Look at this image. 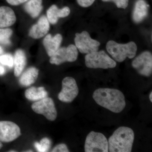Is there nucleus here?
I'll return each instance as SVG.
<instances>
[{
  "label": "nucleus",
  "instance_id": "nucleus-1",
  "mask_svg": "<svg viewBox=\"0 0 152 152\" xmlns=\"http://www.w3.org/2000/svg\"><path fill=\"white\" fill-rule=\"evenodd\" d=\"M93 98L99 105L115 113L122 111L126 106L124 95L115 89H98L94 92Z\"/></svg>",
  "mask_w": 152,
  "mask_h": 152
},
{
  "label": "nucleus",
  "instance_id": "nucleus-2",
  "mask_svg": "<svg viewBox=\"0 0 152 152\" xmlns=\"http://www.w3.org/2000/svg\"><path fill=\"white\" fill-rule=\"evenodd\" d=\"M134 139V134L132 129L120 127L109 138L108 152H131Z\"/></svg>",
  "mask_w": 152,
  "mask_h": 152
},
{
  "label": "nucleus",
  "instance_id": "nucleus-3",
  "mask_svg": "<svg viewBox=\"0 0 152 152\" xmlns=\"http://www.w3.org/2000/svg\"><path fill=\"white\" fill-rule=\"evenodd\" d=\"M106 49L114 59L119 63L122 62L127 58L129 59L134 58L137 50V45L134 42L122 44L113 40L108 42Z\"/></svg>",
  "mask_w": 152,
  "mask_h": 152
},
{
  "label": "nucleus",
  "instance_id": "nucleus-4",
  "mask_svg": "<svg viewBox=\"0 0 152 152\" xmlns=\"http://www.w3.org/2000/svg\"><path fill=\"white\" fill-rule=\"evenodd\" d=\"M85 64L91 69H112L116 66V62L104 50L88 54L85 56Z\"/></svg>",
  "mask_w": 152,
  "mask_h": 152
},
{
  "label": "nucleus",
  "instance_id": "nucleus-5",
  "mask_svg": "<svg viewBox=\"0 0 152 152\" xmlns=\"http://www.w3.org/2000/svg\"><path fill=\"white\" fill-rule=\"evenodd\" d=\"M86 152H108V142L102 133L92 131L87 136L85 144Z\"/></svg>",
  "mask_w": 152,
  "mask_h": 152
},
{
  "label": "nucleus",
  "instance_id": "nucleus-6",
  "mask_svg": "<svg viewBox=\"0 0 152 152\" xmlns=\"http://www.w3.org/2000/svg\"><path fill=\"white\" fill-rule=\"evenodd\" d=\"M75 46L82 53H91L97 51L100 45L99 42L93 39L86 31L77 33L75 39Z\"/></svg>",
  "mask_w": 152,
  "mask_h": 152
},
{
  "label": "nucleus",
  "instance_id": "nucleus-7",
  "mask_svg": "<svg viewBox=\"0 0 152 152\" xmlns=\"http://www.w3.org/2000/svg\"><path fill=\"white\" fill-rule=\"evenodd\" d=\"M31 108L34 112L42 115L49 121H54L56 119L57 110L51 98L47 97L37 101L32 105Z\"/></svg>",
  "mask_w": 152,
  "mask_h": 152
},
{
  "label": "nucleus",
  "instance_id": "nucleus-8",
  "mask_svg": "<svg viewBox=\"0 0 152 152\" xmlns=\"http://www.w3.org/2000/svg\"><path fill=\"white\" fill-rule=\"evenodd\" d=\"M78 52L75 46L70 45L67 47L59 48L56 52L50 57V63L59 65L66 62H73L77 58Z\"/></svg>",
  "mask_w": 152,
  "mask_h": 152
},
{
  "label": "nucleus",
  "instance_id": "nucleus-9",
  "mask_svg": "<svg viewBox=\"0 0 152 152\" xmlns=\"http://www.w3.org/2000/svg\"><path fill=\"white\" fill-rule=\"evenodd\" d=\"M79 94V88L75 79L67 77L63 79L62 90L58 95L60 101L65 103L72 102Z\"/></svg>",
  "mask_w": 152,
  "mask_h": 152
},
{
  "label": "nucleus",
  "instance_id": "nucleus-10",
  "mask_svg": "<svg viewBox=\"0 0 152 152\" xmlns=\"http://www.w3.org/2000/svg\"><path fill=\"white\" fill-rule=\"evenodd\" d=\"M132 66L141 75L150 77L152 73V55L149 51L143 52L136 57Z\"/></svg>",
  "mask_w": 152,
  "mask_h": 152
},
{
  "label": "nucleus",
  "instance_id": "nucleus-11",
  "mask_svg": "<svg viewBox=\"0 0 152 152\" xmlns=\"http://www.w3.org/2000/svg\"><path fill=\"white\" fill-rule=\"evenodd\" d=\"M21 135L20 129L15 123L0 121V142H10Z\"/></svg>",
  "mask_w": 152,
  "mask_h": 152
},
{
  "label": "nucleus",
  "instance_id": "nucleus-12",
  "mask_svg": "<svg viewBox=\"0 0 152 152\" xmlns=\"http://www.w3.org/2000/svg\"><path fill=\"white\" fill-rule=\"evenodd\" d=\"M50 28V23L46 17L42 16L37 23L30 29L29 36L34 39L43 37L48 32Z\"/></svg>",
  "mask_w": 152,
  "mask_h": 152
},
{
  "label": "nucleus",
  "instance_id": "nucleus-13",
  "mask_svg": "<svg viewBox=\"0 0 152 152\" xmlns=\"http://www.w3.org/2000/svg\"><path fill=\"white\" fill-rule=\"evenodd\" d=\"M62 39V36L60 34H57L53 37L49 34L44 38L43 44L49 56L51 57L58 50Z\"/></svg>",
  "mask_w": 152,
  "mask_h": 152
},
{
  "label": "nucleus",
  "instance_id": "nucleus-14",
  "mask_svg": "<svg viewBox=\"0 0 152 152\" xmlns=\"http://www.w3.org/2000/svg\"><path fill=\"white\" fill-rule=\"evenodd\" d=\"M70 13L69 8L65 7L62 9L58 8L56 5H53L47 10V18L49 23L53 25L56 24L60 18L67 17Z\"/></svg>",
  "mask_w": 152,
  "mask_h": 152
},
{
  "label": "nucleus",
  "instance_id": "nucleus-15",
  "mask_svg": "<svg viewBox=\"0 0 152 152\" xmlns=\"http://www.w3.org/2000/svg\"><path fill=\"white\" fill-rule=\"evenodd\" d=\"M149 5L145 0H137L135 4L132 18L136 23H140L146 18L148 12Z\"/></svg>",
  "mask_w": 152,
  "mask_h": 152
},
{
  "label": "nucleus",
  "instance_id": "nucleus-16",
  "mask_svg": "<svg viewBox=\"0 0 152 152\" xmlns=\"http://www.w3.org/2000/svg\"><path fill=\"white\" fill-rule=\"evenodd\" d=\"M16 21L14 11L6 6L0 7V28L11 26Z\"/></svg>",
  "mask_w": 152,
  "mask_h": 152
},
{
  "label": "nucleus",
  "instance_id": "nucleus-17",
  "mask_svg": "<svg viewBox=\"0 0 152 152\" xmlns=\"http://www.w3.org/2000/svg\"><path fill=\"white\" fill-rule=\"evenodd\" d=\"M26 56L23 50L19 49L15 53L14 58V75L16 77L20 75L26 64Z\"/></svg>",
  "mask_w": 152,
  "mask_h": 152
},
{
  "label": "nucleus",
  "instance_id": "nucleus-18",
  "mask_svg": "<svg viewBox=\"0 0 152 152\" xmlns=\"http://www.w3.org/2000/svg\"><path fill=\"white\" fill-rule=\"evenodd\" d=\"M39 70L34 67H31L22 74L19 82L23 86H29L34 84L37 79Z\"/></svg>",
  "mask_w": 152,
  "mask_h": 152
},
{
  "label": "nucleus",
  "instance_id": "nucleus-19",
  "mask_svg": "<svg viewBox=\"0 0 152 152\" xmlns=\"http://www.w3.org/2000/svg\"><path fill=\"white\" fill-rule=\"evenodd\" d=\"M25 95L26 97L29 100L37 102L47 97L48 93L43 87L38 88L31 87L25 91Z\"/></svg>",
  "mask_w": 152,
  "mask_h": 152
},
{
  "label": "nucleus",
  "instance_id": "nucleus-20",
  "mask_svg": "<svg viewBox=\"0 0 152 152\" xmlns=\"http://www.w3.org/2000/svg\"><path fill=\"white\" fill-rule=\"evenodd\" d=\"M42 0H28L25 4L24 9L33 18L37 17L43 9Z\"/></svg>",
  "mask_w": 152,
  "mask_h": 152
},
{
  "label": "nucleus",
  "instance_id": "nucleus-21",
  "mask_svg": "<svg viewBox=\"0 0 152 152\" xmlns=\"http://www.w3.org/2000/svg\"><path fill=\"white\" fill-rule=\"evenodd\" d=\"M51 145V142L48 138L45 137L42 139L40 142H36L34 146L37 151L39 152H48Z\"/></svg>",
  "mask_w": 152,
  "mask_h": 152
},
{
  "label": "nucleus",
  "instance_id": "nucleus-22",
  "mask_svg": "<svg viewBox=\"0 0 152 152\" xmlns=\"http://www.w3.org/2000/svg\"><path fill=\"white\" fill-rule=\"evenodd\" d=\"M13 31L10 28H0V44L9 45L11 44L10 38Z\"/></svg>",
  "mask_w": 152,
  "mask_h": 152
},
{
  "label": "nucleus",
  "instance_id": "nucleus-23",
  "mask_svg": "<svg viewBox=\"0 0 152 152\" xmlns=\"http://www.w3.org/2000/svg\"><path fill=\"white\" fill-rule=\"evenodd\" d=\"M0 64L6 68L12 69L14 66V58L10 54L0 56Z\"/></svg>",
  "mask_w": 152,
  "mask_h": 152
},
{
  "label": "nucleus",
  "instance_id": "nucleus-24",
  "mask_svg": "<svg viewBox=\"0 0 152 152\" xmlns=\"http://www.w3.org/2000/svg\"><path fill=\"white\" fill-rule=\"evenodd\" d=\"M103 2H113L118 8L126 9L129 4V0H102Z\"/></svg>",
  "mask_w": 152,
  "mask_h": 152
},
{
  "label": "nucleus",
  "instance_id": "nucleus-25",
  "mask_svg": "<svg viewBox=\"0 0 152 152\" xmlns=\"http://www.w3.org/2000/svg\"><path fill=\"white\" fill-rule=\"evenodd\" d=\"M68 147L66 144L62 143L59 144L54 147L52 150V152H69Z\"/></svg>",
  "mask_w": 152,
  "mask_h": 152
},
{
  "label": "nucleus",
  "instance_id": "nucleus-26",
  "mask_svg": "<svg viewBox=\"0 0 152 152\" xmlns=\"http://www.w3.org/2000/svg\"><path fill=\"white\" fill-rule=\"evenodd\" d=\"M95 0H77L78 4L83 7H88L91 6Z\"/></svg>",
  "mask_w": 152,
  "mask_h": 152
},
{
  "label": "nucleus",
  "instance_id": "nucleus-27",
  "mask_svg": "<svg viewBox=\"0 0 152 152\" xmlns=\"http://www.w3.org/2000/svg\"><path fill=\"white\" fill-rule=\"evenodd\" d=\"M28 0H6L7 2L12 6H18L26 2Z\"/></svg>",
  "mask_w": 152,
  "mask_h": 152
},
{
  "label": "nucleus",
  "instance_id": "nucleus-28",
  "mask_svg": "<svg viewBox=\"0 0 152 152\" xmlns=\"http://www.w3.org/2000/svg\"><path fill=\"white\" fill-rule=\"evenodd\" d=\"M7 69L0 64V76H3L6 73Z\"/></svg>",
  "mask_w": 152,
  "mask_h": 152
},
{
  "label": "nucleus",
  "instance_id": "nucleus-29",
  "mask_svg": "<svg viewBox=\"0 0 152 152\" xmlns=\"http://www.w3.org/2000/svg\"><path fill=\"white\" fill-rule=\"evenodd\" d=\"M152 92H151V93H150L149 98H150V101H151V102H152Z\"/></svg>",
  "mask_w": 152,
  "mask_h": 152
},
{
  "label": "nucleus",
  "instance_id": "nucleus-30",
  "mask_svg": "<svg viewBox=\"0 0 152 152\" xmlns=\"http://www.w3.org/2000/svg\"><path fill=\"white\" fill-rule=\"evenodd\" d=\"M3 51H3L2 48L0 46V55H1L3 53Z\"/></svg>",
  "mask_w": 152,
  "mask_h": 152
},
{
  "label": "nucleus",
  "instance_id": "nucleus-31",
  "mask_svg": "<svg viewBox=\"0 0 152 152\" xmlns=\"http://www.w3.org/2000/svg\"><path fill=\"white\" fill-rule=\"evenodd\" d=\"M3 147V144H2L1 142H0V150L1 149V148H2Z\"/></svg>",
  "mask_w": 152,
  "mask_h": 152
}]
</instances>
